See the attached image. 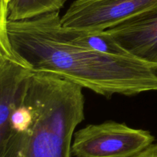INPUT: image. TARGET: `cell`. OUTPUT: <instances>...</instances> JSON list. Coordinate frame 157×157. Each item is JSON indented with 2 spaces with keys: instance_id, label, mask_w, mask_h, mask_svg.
Instances as JSON below:
<instances>
[{
  "instance_id": "2",
  "label": "cell",
  "mask_w": 157,
  "mask_h": 157,
  "mask_svg": "<svg viewBox=\"0 0 157 157\" xmlns=\"http://www.w3.org/2000/svg\"><path fill=\"white\" fill-rule=\"evenodd\" d=\"M24 101L32 109V124L0 141V157H71L75 130L85 117L83 87L55 74L33 71Z\"/></svg>"
},
{
  "instance_id": "1",
  "label": "cell",
  "mask_w": 157,
  "mask_h": 157,
  "mask_svg": "<svg viewBox=\"0 0 157 157\" xmlns=\"http://www.w3.org/2000/svg\"><path fill=\"white\" fill-rule=\"evenodd\" d=\"M15 58L33 71L59 75L110 99L157 91V67L130 55H113L71 42L62 32L59 12L0 29Z\"/></svg>"
},
{
  "instance_id": "4",
  "label": "cell",
  "mask_w": 157,
  "mask_h": 157,
  "mask_svg": "<svg viewBox=\"0 0 157 157\" xmlns=\"http://www.w3.org/2000/svg\"><path fill=\"white\" fill-rule=\"evenodd\" d=\"M157 9V0H75L61 17L64 28L106 31Z\"/></svg>"
},
{
  "instance_id": "8",
  "label": "cell",
  "mask_w": 157,
  "mask_h": 157,
  "mask_svg": "<svg viewBox=\"0 0 157 157\" xmlns=\"http://www.w3.org/2000/svg\"><path fill=\"white\" fill-rule=\"evenodd\" d=\"M133 157H157V144H153L144 151Z\"/></svg>"
},
{
  "instance_id": "7",
  "label": "cell",
  "mask_w": 157,
  "mask_h": 157,
  "mask_svg": "<svg viewBox=\"0 0 157 157\" xmlns=\"http://www.w3.org/2000/svg\"><path fill=\"white\" fill-rule=\"evenodd\" d=\"M67 0H9L7 6L8 21L32 19L46 14L59 12Z\"/></svg>"
},
{
  "instance_id": "5",
  "label": "cell",
  "mask_w": 157,
  "mask_h": 157,
  "mask_svg": "<svg viewBox=\"0 0 157 157\" xmlns=\"http://www.w3.org/2000/svg\"><path fill=\"white\" fill-rule=\"evenodd\" d=\"M107 31L130 56L157 67V9Z\"/></svg>"
},
{
  "instance_id": "6",
  "label": "cell",
  "mask_w": 157,
  "mask_h": 157,
  "mask_svg": "<svg viewBox=\"0 0 157 157\" xmlns=\"http://www.w3.org/2000/svg\"><path fill=\"white\" fill-rule=\"evenodd\" d=\"M62 32L77 45L108 55H129L107 30H76L62 26Z\"/></svg>"
},
{
  "instance_id": "9",
  "label": "cell",
  "mask_w": 157,
  "mask_h": 157,
  "mask_svg": "<svg viewBox=\"0 0 157 157\" xmlns=\"http://www.w3.org/2000/svg\"><path fill=\"white\" fill-rule=\"evenodd\" d=\"M9 0H1V11H0V25L7 23V6Z\"/></svg>"
},
{
  "instance_id": "3",
  "label": "cell",
  "mask_w": 157,
  "mask_h": 157,
  "mask_svg": "<svg viewBox=\"0 0 157 157\" xmlns=\"http://www.w3.org/2000/svg\"><path fill=\"white\" fill-rule=\"evenodd\" d=\"M150 131L124 123L109 121L88 124L74 134L71 155L75 157H133L151 146Z\"/></svg>"
}]
</instances>
